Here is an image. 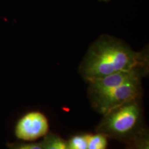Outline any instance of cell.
I'll return each instance as SVG.
<instances>
[{"label": "cell", "mask_w": 149, "mask_h": 149, "mask_svg": "<svg viewBox=\"0 0 149 149\" xmlns=\"http://www.w3.org/2000/svg\"><path fill=\"white\" fill-rule=\"evenodd\" d=\"M140 109L135 102H130L105 114L101 129L112 135H125L137 126Z\"/></svg>", "instance_id": "7a4b0ae2"}, {"label": "cell", "mask_w": 149, "mask_h": 149, "mask_svg": "<svg viewBox=\"0 0 149 149\" xmlns=\"http://www.w3.org/2000/svg\"><path fill=\"white\" fill-rule=\"evenodd\" d=\"M48 122L45 115L38 111L29 112L17 123L15 134L18 139L33 141L44 137L48 132Z\"/></svg>", "instance_id": "277c9868"}, {"label": "cell", "mask_w": 149, "mask_h": 149, "mask_svg": "<svg viewBox=\"0 0 149 149\" xmlns=\"http://www.w3.org/2000/svg\"><path fill=\"white\" fill-rule=\"evenodd\" d=\"M100 1H110V0H100Z\"/></svg>", "instance_id": "8fae6325"}, {"label": "cell", "mask_w": 149, "mask_h": 149, "mask_svg": "<svg viewBox=\"0 0 149 149\" xmlns=\"http://www.w3.org/2000/svg\"><path fill=\"white\" fill-rule=\"evenodd\" d=\"M140 82L126 84L104 92L94 94L97 108L107 114L117 108L135 101L140 94Z\"/></svg>", "instance_id": "3957f363"}, {"label": "cell", "mask_w": 149, "mask_h": 149, "mask_svg": "<svg viewBox=\"0 0 149 149\" xmlns=\"http://www.w3.org/2000/svg\"><path fill=\"white\" fill-rule=\"evenodd\" d=\"M135 149H149V140L148 135L141 134L137 139Z\"/></svg>", "instance_id": "9c48e42d"}, {"label": "cell", "mask_w": 149, "mask_h": 149, "mask_svg": "<svg viewBox=\"0 0 149 149\" xmlns=\"http://www.w3.org/2000/svg\"><path fill=\"white\" fill-rule=\"evenodd\" d=\"M41 143L44 149H68L67 142L53 133L46 134Z\"/></svg>", "instance_id": "8992f818"}, {"label": "cell", "mask_w": 149, "mask_h": 149, "mask_svg": "<svg viewBox=\"0 0 149 149\" xmlns=\"http://www.w3.org/2000/svg\"><path fill=\"white\" fill-rule=\"evenodd\" d=\"M141 68H142L120 70L88 81L91 91L94 94H96L126 84L140 82Z\"/></svg>", "instance_id": "5b68a950"}, {"label": "cell", "mask_w": 149, "mask_h": 149, "mask_svg": "<svg viewBox=\"0 0 149 149\" xmlns=\"http://www.w3.org/2000/svg\"><path fill=\"white\" fill-rule=\"evenodd\" d=\"M10 149H44L42 143L33 144H14L10 145Z\"/></svg>", "instance_id": "30bf717a"}, {"label": "cell", "mask_w": 149, "mask_h": 149, "mask_svg": "<svg viewBox=\"0 0 149 149\" xmlns=\"http://www.w3.org/2000/svg\"><path fill=\"white\" fill-rule=\"evenodd\" d=\"M89 134L79 135L72 137L67 143L68 149H88Z\"/></svg>", "instance_id": "ba28073f"}, {"label": "cell", "mask_w": 149, "mask_h": 149, "mask_svg": "<svg viewBox=\"0 0 149 149\" xmlns=\"http://www.w3.org/2000/svg\"><path fill=\"white\" fill-rule=\"evenodd\" d=\"M107 138L103 134L89 135L88 149H107Z\"/></svg>", "instance_id": "52a82bcc"}, {"label": "cell", "mask_w": 149, "mask_h": 149, "mask_svg": "<svg viewBox=\"0 0 149 149\" xmlns=\"http://www.w3.org/2000/svg\"><path fill=\"white\" fill-rule=\"evenodd\" d=\"M146 56L133 51L126 43L110 35H102L88 48L80 69L88 81L124 70L143 68Z\"/></svg>", "instance_id": "6da1fadb"}]
</instances>
